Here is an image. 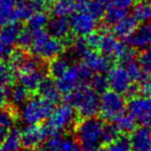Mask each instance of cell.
<instances>
[{
	"label": "cell",
	"mask_w": 151,
	"mask_h": 151,
	"mask_svg": "<svg viewBox=\"0 0 151 151\" xmlns=\"http://www.w3.org/2000/svg\"><path fill=\"white\" fill-rule=\"evenodd\" d=\"M29 5L33 12H42L45 8V3L44 0H28Z\"/></svg>",
	"instance_id": "47"
},
{
	"label": "cell",
	"mask_w": 151,
	"mask_h": 151,
	"mask_svg": "<svg viewBox=\"0 0 151 151\" xmlns=\"http://www.w3.org/2000/svg\"><path fill=\"white\" fill-rule=\"evenodd\" d=\"M84 39H86V44H88V48H91V50H96V48H98V44H99L100 34L93 32V33L88 34V36H86Z\"/></svg>",
	"instance_id": "45"
},
{
	"label": "cell",
	"mask_w": 151,
	"mask_h": 151,
	"mask_svg": "<svg viewBox=\"0 0 151 151\" xmlns=\"http://www.w3.org/2000/svg\"><path fill=\"white\" fill-rule=\"evenodd\" d=\"M125 104V100L121 93L114 91H106L99 97V113L104 119L112 120L124 112Z\"/></svg>",
	"instance_id": "6"
},
{
	"label": "cell",
	"mask_w": 151,
	"mask_h": 151,
	"mask_svg": "<svg viewBox=\"0 0 151 151\" xmlns=\"http://www.w3.org/2000/svg\"><path fill=\"white\" fill-rule=\"evenodd\" d=\"M90 86L97 93H102L108 90V81L107 77L104 76L102 73H96V75H91L90 79Z\"/></svg>",
	"instance_id": "34"
},
{
	"label": "cell",
	"mask_w": 151,
	"mask_h": 151,
	"mask_svg": "<svg viewBox=\"0 0 151 151\" xmlns=\"http://www.w3.org/2000/svg\"><path fill=\"white\" fill-rule=\"evenodd\" d=\"M29 98H30V93L22 84H16V86L12 84L8 88V104L10 103L12 105L10 107L14 109L24 105Z\"/></svg>",
	"instance_id": "19"
},
{
	"label": "cell",
	"mask_w": 151,
	"mask_h": 151,
	"mask_svg": "<svg viewBox=\"0 0 151 151\" xmlns=\"http://www.w3.org/2000/svg\"><path fill=\"white\" fill-rule=\"evenodd\" d=\"M70 30L78 37H86L97 29V19L84 10L73 12L69 20Z\"/></svg>",
	"instance_id": "9"
},
{
	"label": "cell",
	"mask_w": 151,
	"mask_h": 151,
	"mask_svg": "<svg viewBox=\"0 0 151 151\" xmlns=\"http://www.w3.org/2000/svg\"><path fill=\"white\" fill-rule=\"evenodd\" d=\"M117 136H118V131L115 129V127L113 124H108V125L104 124L100 143H103L104 145H108L113 140H115L117 138Z\"/></svg>",
	"instance_id": "39"
},
{
	"label": "cell",
	"mask_w": 151,
	"mask_h": 151,
	"mask_svg": "<svg viewBox=\"0 0 151 151\" xmlns=\"http://www.w3.org/2000/svg\"><path fill=\"white\" fill-rule=\"evenodd\" d=\"M12 50V48L7 47V46L3 45V44L0 42V61H1L2 59L8 58V56H9Z\"/></svg>",
	"instance_id": "49"
},
{
	"label": "cell",
	"mask_w": 151,
	"mask_h": 151,
	"mask_svg": "<svg viewBox=\"0 0 151 151\" xmlns=\"http://www.w3.org/2000/svg\"><path fill=\"white\" fill-rule=\"evenodd\" d=\"M17 120V113L12 107H2L0 108V127H12Z\"/></svg>",
	"instance_id": "32"
},
{
	"label": "cell",
	"mask_w": 151,
	"mask_h": 151,
	"mask_svg": "<svg viewBox=\"0 0 151 151\" xmlns=\"http://www.w3.org/2000/svg\"><path fill=\"white\" fill-rule=\"evenodd\" d=\"M76 5L69 0H56L52 2L50 12L54 17H68L73 14Z\"/></svg>",
	"instance_id": "26"
},
{
	"label": "cell",
	"mask_w": 151,
	"mask_h": 151,
	"mask_svg": "<svg viewBox=\"0 0 151 151\" xmlns=\"http://www.w3.org/2000/svg\"><path fill=\"white\" fill-rule=\"evenodd\" d=\"M76 68H77V71H78V74H79L81 82L83 84H86L90 81L91 75H93V72L91 71V69L84 63L76 64Z\"/></svg>",
	"instance_id": "42"
},
{
	"label": "cell",
	"mask_w": 151,
	"mask_h": 151,
	"mask_svg": "<svg viewBox=\"0 0 151 151\" xmlns=\"http://www.w3.org/2000/svg\"><path fill=\"white\" fill-rule=\"evenodd\" d=\"M17 74H18L20 84H22L30 93H37L40 83L46 77L45 72L41 67L35 68V69L29 70V71L20 72Z\"/></svg>",
	"instance_id": "12"
},
{
	"label": "cell",
	"mask_w": 151,
	"mask_h": 151,
	"mask_svg": "<svg viewBox=\"0 0 151 151\" xmlns=\"http://www.w3.org/2000/svg\"><path fill=\"white\" fill-rule=\"evenodd\" d=\"M69 1L73 2V3L76 5V7H77L78 5H81V4L86 3V1H88V0H69Z\"/></svg>",
	"instance_id": "52"
},
{
	"label": "cell",
	"mask_w": 151,
	"mask_h": 151,
	"mask_svg": "<svg viewBox=\"0 0 151 151\" xmlns=\"http://www.w3.org/2000/svg\"><path fill=\"white\" fill-rule=\"evenodd\" d=\"M54 107V104L44 100L40 96H33L23 105L21 117L26 124L42 123L48 118Z\"/></svg>",
	"instance_id": "4"
},
{
	"label": "cell",
	"mask_w": 151,
	"mask_h": 151,
	"mask_svg": "<svg viewBox=\"0 0 151 151\" xmlns=\"http://www.w3.org/2000/svg\"><path fill=\"white\" fill-rule=\"evenodd\" d=\"M9 86L0 88V108L8 105V88Z\"/></svg>",
	"instance_id": "48"
},
{
	"label": "cell",
	"mask_w": 151,
	"mask_h": 151,
	"mask_svg": "<svg viewBox=\"0 0 151 151\" xmlns=\"http://www.w3.org/2000/svg\"><path fill=\"white\" fill-rule=\"evenodd\" d=\"M17 0H0V27L17 22L14 6Z\"/></svg>",
	"instance_id": "22"
},
{
	"label": "cell",
	"mask_w": 151,
	"mask_h": 151,
	"mask_svg": "<svg viewBox=\"0 0 151 151\" xmlns=\"http://www.w3.org/2000/svg\"><path fill=\"white\" fill-rule=\"evenodd\" d=\"M129 113L137 122L149 125L151 122V97L148 96H134L131 97L127 104Z\"/></svg>",
	"instance_id": "7"
},
{
	"label": "cell",
	"mask_w": 151,
	"mask_h": 151,
	"mask_svg": "<svg viewBox=\"0 0 151 151\" xmlns=\"http://www.w3.org/2000/svg\"><path fill=\"white\" fill-rule=\"evenodd\" d=\"M57 151H80V146L75 139L71 137L62 138Z\"/></svg>",
	"instance_id": "41"
},
{
	"label": "cell",
	"mask_w": 151,
	"mask_h": 151,
	"mask_svg": "<svg viewBox=\"0 0 151 151\" xmlns=\"http://www.w3.org/2000/svg\"><path fill=\"white\" fill-rule=\"evenodd\" d=\"M142 52L139 55V65L141 67L144 74L150 75L151 74V46L141 50Z\"/></svg>",
	"instance_id": "37"
},
{
	"label": "cell",
	"mask_w": 151,
	"mask_h": 151,
	"mask_svg": "<svg viewBox=\"0 0 151 151\" xmlns=\"http://www.w3.org/2000/svg\"><path fill=\"white\" fill-rule=\"evenodd\" d=\"M127 42L132 47L137 50H144L151 46V21L142 23L141 26L137 27L127 38Z\"/></svg>",
	"instance_id": "14"
},
{
	"label": "cell",
	"mask_w": 151,
	"mask_h": 151,
	"mask_svg": "<svg viewBox=\"0 0 151 151\" xmlns=\"http://www.w3.org/2000/svg\"><path fill=\"white\" fill-rule=\"evenodd\" d=\"M104 122L99 118H83L76 127V137L80 145H99Z\"/></svg>",
	"instance_id": "5"
},
{
	"label": "cell",
	"mask_w": 151,
	"mask_h": 151,
	"mask_svg": "<svg viewBox=\"0 0 151 151\" xmlns=\"http://www.w3.org/2000/svg\"><path fill=\"white\" fill-rule=\"evenodd\" d=\"M80 151H106L99 145H80Z\"/></svg>",
	"instance_id": "50"
},
{
	"label": "cell",
	"mask_w": 151,
	"mask_h": 151,
	"mask_svg": "<svg viewBox=\"0 0 151 151\" xmlns=\"http://www.w3.org/2000/svg\"><path fill=\"white\" fill-rule=\"evenodd\" d=\"M117 42L118 40L116 39V36L114 34H111L109 32H104V33L100 34L98 48L101 50L104 56L111 58Z\"/></svg>",
	"instance_id": "24"
},
{
	"label": "cell",
	"mask_w": 151,
	"mask_h": 151,
	"mask_svg": "<svg viewBox=\"0 0 151 151\" xmlns=\"http://www.w3.org/2000/svg\"><path fill=\"white\" fill-rule=\"evenodd\" d=\"M141 91L145 96L151 97V76L141 79Z\"/></svg>",
	"instance_id": "46"
},
{
	"label": "cell",
	"mask_w": 151,
	"mask_h": 151,
	"mask_svg": "<svg viewBox=\"0 0 151 151\" xmlns=\"http://www.w3.org/2000/svg\"><path fill=\"white\" fill-rule=\"evenodd\" d=\"M100 1H101L102 3H104L106 5V4H109L110 2H111V0H100Z\"/></svg>",
	"instance_id": "53"
},
{
	"label": "cell",
	"mask_w": 151,
	"mask_h": 151,
	"mask_svg": "<svg viewBox=\"0 0 151 151\" xmlns=\"http://www.w3.org/2000/svg\"><path fill=\"white\" fill-rule=\"evenodd\" d=\"M46 27L48 34L55 38L65 39L69 35L70 25L67 17H55L54 19L48 21Z\"/></svg>",
	"instance_id": "16"
},
{
	"label": "cell",
	"mask_w": 151,
	"mask_h": 151,
	"mask_svg": "<svg viewBox=\"0 0 151 151\" xmlns=\"http://www.w3.org/2000/svg\"><path fill=\"white\" fill-rule=\"evenodd\" d=\"M21 29V26L16 22L2 26V28L0 29V42L3 45L12 48L17 42V38Z\"/></svg>",
	"instance_id": "20"
},
{
	"label": "cell",
	"mask_w": 151,
	"mask_h": 151,
	"mask_svg": "<svg viewBox=\"0 0 151 151\" xmlns=\"http://www.w3.org/2000/svg\"><path fill=\"white\" fill-rule=\"evenodd\" d=\"M8 129L7 127H0V146H1V144L3 143L4 139H5L6 135H7L8 133Z\"/></svg>",
	"instance_id": "51"
},
{
	"label": "cell",
	"mask_w": 151,
	"mask_h": 151,
	"mask_svg": "<svg viewBox=\"0 0 151 151\" xmlns=\"http://www.w3.org/2000/svg\"><path fill=\"white\" fill-rule=\"evenodd\" d=\"M81 59L83 60V63L91 69V71L95 73L103 74L107 72L110 68V61L108 57L96 52V50L88 48L82 55Z\"/></svg>",
	"instance_id": "13"
},
{
	"label": "cell",
	"mask_w": 151,
	"mask_h": 151,
	"mask_svg": "<svg viewBox=\"0 0 151 151\" xmlns=\"http://www.w3.org/2000/svg\"><path fill=\"white\" fill-rule=\"evenodd\" d=\"M64 101L82 118L93 117L99 113V93L86 84H80L71 93L64 95Z\"/></svg>",
	"instance_id": "1"
},
{
	"label": "cell",
	"mask_w": 151,
	"mask_h": 151,
	"mask_svg": "<svg viewBox=\"0 0 151 151\" xmlns=\"http://www.w3.org/2000/svg\"><path fill=\"white\" fill-rule=\"evenodd\" d=\"M33 14L28 0H17L14 6V14L17 21H25Z\"/></svg>",
	"instance_id": "33"
},
{
	"label": "cell",
	"mask_w": 151,
	"mask_h": 151,
	"mask_svg": "<svg viewBox=\"0 0 151 151\" xmlns=\"http://www.w3.org/2000/svg\"><path fill=\"white\" fill-rule=\"evenodd\" d=\"M56 86L62 95H67L75 90L80 84H83L80 80L76 65L71 66L63 73L60 77L56 79Z\"/></svg>",
	"instance_id": "11"
},
{
	"label": "cell",
	"mask_w": 151,
	"mask_h": 151,
	"mask_svg": "<svg viewBox=\"0 0 151 151\" xmlns=\"http://www.w3.org/2000/svg\"><path fill=\"white\" fill-rule=\"evenodd\" d=\"M125 66L124 69L127 71L129 77L131 78L132 82H137L141 81V79L143 78V71H142L141 67L139 65V62L136 61L135 59H131V60L124 62Z\"/></svg>",
	"instance_id": "30"
},
{
	"label": "cell",
	"mask_w": 151,
	"mask_h": 151,
	"mask_svg": "<svg viewBox=\"0 0 151 151\" xmlns=\"http://www.w3.org/2000/svg\"><path fill=\"white\" fill-rule=\"evenodd\" d=\"M14 71L8 64L0 61V88L9 86L14 83Z\"/></svg>",
	"instance_id": "31"
},
{
	"label": "cell",
	"mask_w": 151,
	"mask_h": 151,
	"mask_svg": "<svg viewBox=\"0 0 151 151\" xmlns=\"http://www.w3.org/2000/svg\"><path fill=\"white\" fill-rule=\"evenodd\" d=\"M32 37H33V34H32V31L30 29H21L20 33L18 35V38H17L16 43L22 50H28L31 46Z\"/></svg>",
	"instance_id": "40"
},
{
	"label": "cell",
	"mask_w": 151,
	"mask_h": 151,
	"mask_svg": "<svg viewBox=\"0 0 151 151\" xmlns=\"http://www.w3.org/2000/svg\"><path fill=\"white\" fill-rule=\"evenodd\" d=\"M69 68V64L68 61L64 58H54L52 59L47 66V72L50 73V77L57 79L60 77L63 73H65L66 70Z\"/></svg>",
	"instance_id": "27"
},
{
	"label": "cell",
	"mask_w": 151,
	"mask_h": 151,
	"mask_svg": "<svg viewBox=\"0 0 151 151\" xmlns=\"http://www.w3.org/2000/svg\"><path fill=\"white\" fill-rule=\"evenodd\" d=\"M77 7L80 8V10H84V12H88L96 19L102 18L105 12V4L102 3L100 0H88L86 3L78 5Z\"/></svg>",
	"instance_id": "28"
},
{
	"label": "cell",
	"mask_w": 151,
	"mask_h": 151,
	"mask_svg": "<svg viewBox=\"0 0 151 151\" xmlns=\"http://www.w3.org/2000/svg\"><path fill=\"white\" fill-rule=\"evenodd\" d=\"M21 145V131L17 127L8 129V133L0 146V151H18Z\"/></svg>",
	"instance_id": "23"
},
{
	"label": "cell",
	"mask_w": 151,
	"mask_h": 151,
	"mask_svg": "<svg viewBox=\"0 0 151 151\" xmlns=\"http://www.w3.org/2000/svg\"><path fill=\"white\" fill-rule=\"evenodd\" d=\"M45 2H48V3H52L54 1H56V0H44Z\"/></svg>",
	"instance_id": "54"
},
{
	"label": "cell",
	"mask_w": 151,
	"mask_h": 151,
	"mask_svg": "<svg viewBox=\"0 0 151 151\" xmlns=\"http://www.w3.org/2000/svg\"><path fill=\"white\" fill-rule=\"evenodd\" d=\"M112 121H113V125L118 131V133L129 134L133 132L134 129L137 127V121L129 112L127 113L122 112L115 118H113Z\"/></svg>",
	"instance_id": "21"
},
{
	"label": "cell",
	"mask_w": 151,
	"mask_h": 151,
	"mask_svg": "<svg viewBox=\"0 0 151 151\" xmlns=\"http://www.w3.org/2000/svg\"><path fill=\"white\" fill-rule=\"evenodd\" d=\"M125 14H127V12L121 10L119 8L109 4L107 9H105V12H104L103 17H104V20H105L106 24L113 25V24H115L118 20H120L122 17H124Z\"/></svg>",
	"instance_id": "35"
},
{
	"label": "cell",
	"mask_w": 151,
	"mask_h": 151,
	"mask_svg": "<svg viewBox=\"0 0 151 151\" xmlns=\"http://www.w3.org/2000/svg\"><path fill=\"white\" fill-rule=\"evenodd\" d=\"M38 96L43 98L44 100L50 102L52 104H58L62 99V93L59 91L56 86V82L54 81L52 77H45L38 88Z\"/></svg>",
	"instance_id": "17"
},
{
	"label": "cell",
	"mask_w": 151,
	"mask_h": 151,
	"mask_svg": "<svg viewBox=\"0 0 151 151\" xmlns=\"http://www.w3.org/2000/svg\"><path fill=\"white\" fill-rule=\"evenodd\" d=\"M146 151H151V147L149 148V149H147V150H146Z\"/></svg>",
	"instance_id": "55"
},
{
	"label": "cell",
	"mask_w": 151,
	"mask_h": 151,
	"mask_svg": "<svg viewBox=\"0 0 151 151\" xmlns=\"http://www.w3.org/2000/svg\"><path fill=\"white\" fill-rule=\"evenodd\" d=\"M107 81L108 86L118 93H127L132 86V80L129 77L124 67L122 66H114L110 67L108 70Z\"/></svg>",
	"instance_id": "10"
},
{
	"label": "cell",
	"mask_w": 151,
	"mask_h": 151,
	"mask_svg": "<svg viewBox=\"0 0 151 151\" xmlns=\"http://www.w3.org/2000/svg\"><path fill=\"white\" fill-rule=\"evenodd\" d=\"M129 139L131 147L136 151H146L151 147V129L147 125L135 127Z\"/></svg>",
	"instance_id": "15"
},
{
	"label": "cell",
	"mask_w": 151,
	"mask_h": 151,
	"mask_svg": "<svg viewBox=\"0 0 151 151\" xmlns=\"http://www.w3.org/2000/svg\"><path fill=\"white\" fill-rule=\"evenodd\" d=\"M72 46H73L74 55L77 57H80V58H81L82 55L88 50V44H86L84 37H79L78 39H76L75 41L72 43Z\"/></svg>",
	"instance_id": "43"
},
{
	"label": "cell",
	"mask_w": 151,
	"mask_h": 151,
	"mask_svg": "<svg viewBox=\"0 0 151 151\" xmlns=\"http://www.w3.org/2000/svg\"><path fill=\"white\" fill-rule=\"evenodd\" d=\"M32 54L41 60H52L59 57L65 50L66 44L61 39L55 38L43 29L32 31Z\"/></svg>",
	"instance_id": "2"
},
{
	"label": "cell",
	"mask_w": 151,
	"mask_h": 151,
	"mask_svg": "<svg viewBox=\"0 0 151 151\" xmlns=\"http://www.w3.org/2000/svg\"><path fill=\"white\" fill-rule=\"evenodd\" d=\"M46 120L47 122L45 125L50 136H61L74 124L76 120V111L67 103L59 104L54 107Z\"/></svg>",
	"instance_id": "3"
},
{
	"label": "cell",
	"mask_w": 151,
	"mask_h": 151,
	"mask_svg": "<svg viewBox=\"0 0 151 151\" xmlns=\"http://www.w3.org/2000/svg\"><path fill=\"white\" fill-rule=\"evenodd\" d=\"M61 140V136H50L40 145H38L34 151H57Z\"/></svg>",
	"instance_id": "38"
},
{
	"label": "cell",
	"mask_w": 151,
	"mask_h": 151,
	"mask_svg": "<svg viewBox=\"0 0 151 151\" xmlns=\"http://www.w3.org/2000/svg\"><path fill=\"white\" fill-rule=\"evenodd\" d=\"M18 151H19V150H18ZM26 151H27V150H26Z\"/></svg>",
	"instance_id": "57"
},
{
	"label": "cell",
	"mask_w": 151,
	"mask_h": 151,
	"mask_svg": "<svg viewBox=\"0 0 151 151\" xmlns=\"http://www.w3.org/2000/svg\"><path fill=\"white\" fill-rule=\"evenodd\" d=\"M47 137H50V134L45 124H27V127L21 131V145L27 151L34 150Z\"/></svg>",
	"instance_id": "8"
},
{
	"label": "cell",
	"mask_w": 151,
	"mask_h": 151,
	"mask_svg": "<svg viewBox=\"0 0 151 151\" xmlns=\"http://www.w3.org/2000/svg\"><path fill=\"white\" fill-rule=\"evenodd\" d=\"M134 151H136V150H134Z\"/></svg>",
	"instance_id": "56"
},
{
	"label": "cell",
	"mask_w": 151,
	"mask_h": 151,
	"mask_svg": "<svg viewBox=\"0 0 151 151\" xmlns=\"http://www.w3.org/2000/svg\"><path fill=\"white\" fill-rule=\"evenodd\" d=\"M48 22V16L45 12H35L27 19V24H28V29L31 31L39 30L43 29L46 26Z\"/></svg>",
	"instance_id": "29"
},
{
	"label": "cell",
	"mask_w": 151,
	"mask_h": 151,
	"mask_svg": "<svg viewBox=\"0 0 151 151\" xmlns=\"http://www.w3.org/2000/svg\"><path fill=\"white\" fill-rule=\"evenodd\" d=\"M138 27V22L133 16H127L113 24V34L120 39H127Z\"/></svg>",
	"instance_id": "18"
},
{
	"label": "cell",
	"mask_w": 151,
	"mask_h": 151,
	"mask_svg": "<svg viewBox=\"0 0 151 151\" xmlns=\"http://www.w3.org/2000/svg\"><path fill=\"white\" fill-rule=\"evenodd\" d=\"M133 17L138 23L151 21V2L148 0H140L133 8Z\"/></svg>",
	"instance_id": "25"
},
{
	"label": "cell",
	"mask_w": 151,
	"mask_h": 151,
	"mask_svg": "<svg viewBox=\"0 0 151 151\" xmlns=\"http://www.w3.org/2000/svg\"><path fill=\"white\" fill-rule=\"evenodd\" d=\"M131 143L127 136H117L115 140L107 145L106 151H131Z\"/></svg>",
	"instance_id": "36"
},
{
	"label": "cell",
	"mask_w": 151,
	"mask_h": 151,
	"mask_svg": "<svg viewBox=\"0 0 151 151\" xmlns=\"http://www.w3.org/2000/svg\"><path fill=\"white\" fill-rule=\"evenodd\" d=\"M134 2H135V0H111L109 4L119 8L121 10L127 12V9H129L134 5Z\"/></svg>",
	"instance_id": "44"
}]
</instances>
